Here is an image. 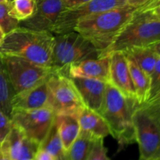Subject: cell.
I'll list each match as a JSON object with an SVG mask.
<instances>
[{"label":"cell","instance_id":"obj_39","mask_svg":"<svg viewBox=\"0 0 160 160\" xmlns=\"http://www.w3.org/2000/svg\"><path fill=\"white\" fill-rule=\"evenodd\" d=\"M10 1H12V0H9V2H10Z\"/></svg>","mask_w":160,"mask_h":160},{"label":"cell","instance_id":"obj_25","mask_svg":"<svg viewBox=\"0 0 160 160\" xmlns=\"http://www.w3.org/2000/svg\"><path fill=\"white\" fill-rule=\"evenodd\" d=\"M87 160H110L107 154V148L104 145V138L95 139Z\"/></svg>","mask_w":160,"mask_h":160},{"label":"cell","instance_id":"obj_32","mask_svg":"<svg viewBox=\"0 0 160 160\" xmlns=\"http://www.w3.org/2000/svg\"><path fill=\"white\" fill-rule=\"evenodd\" d=\"M0 160H12L8 156L7 153L5 152L1 148H0Z\"/></svg>","mask_w":160,"mask_h":160},{"label":"cell","instance_id":"obj_8","mask_svg":"<svg viewBox=\"0 0 160 160\" xmlns=\"http://www.w3.org/2000/svg\"><path fill=\"white\" fill-rule=\"evenodd\" d=\"M2 58L16 94L43 82L56 71L52 67L37 65L17 56H2Z\"/></svg>","mask_w":160,"mask_h":160},{"label":"cell","instance_id":"obj_7","mask_svg":"<svg viewBox=\"0 0 160 160\" xmlns=\"http://www.w3.org/2000/svg\"><path fill=\"white\" fill-rule=\"evenodd\" d=\"M51 98V108L56 115L73 114L78 115L85 107L81 97L67 75L55 71L48 79Z\"/></svg>","mask_w":160,"mask_h":160},{"label":"cell","instance_id":"obj_28","mask_svg":"<svg viewBox=\"0 0 160 160\" xmlns=\"http://www.w3.org/2000/svg\"><path fill=\"white\" fill-rule=\"evenodd\" d=\"M89 1L91 0H62V2L64 9H69L78 7Z\"/></svg>","mask_w":160,"mask_h":160},{"label":"cell","instance_id":"obj_35","mask_svg":"<svg viewBox=\"0 0 160 160\" xmlns=\"http://www.w3.org/2000/svg\"><path fill=\"white\" fill-rule=\"evenodd\" d=\"M4 37H5V33L3 32L1 28H0V43H1L2 41L3 40Z\"/></svg>","mask_w":160,"mask_h":160},{"label":"cell","instance_id":"obj_22","mask_svg":"<svg viewBox=\"0 0 160 160\" xmlns=\"http://www.w3.org/2000/svg\"><path fill=\"white\" fill-rule=\"evenodd\" d=\"M39 148L46 150L54 157L55 160H69L67 152L64 149L55 121Z\"/></svg>","mask_w":160,"mask_h":160},{"label":"cell","instance_id":"obj_17","mask_svg":"<svg viewBox=\"0 0 160 160\" xmlns=\"http://www.w3.org/2000/svg\"><path fill=\"white\" fill-rule=\"evenodd\" d=\"M55 124L64 149L67 152L81 131L78 116L73 114H58L55 117Z\"/></svg>","mask_w":160,"mask_h":160},{"label":"cell","instance_id":"obj_21","mask_svg":"<svg viewBox=\"0 0 160 160\" xmlns=\"http://www.w3.org/2000/svg\"><path fill=\"white\" fill-rule=\"evenodd\" d=\"M95 139L89 133L81 130L76 140L67 150L69 160H87Z\"/></svg>","mask_w":160,"mask_h":160},{"label":"cell","instance_id":"obj_12","mask_svg":"<svg viewBox=\"0 0 160 160\" xmlns=\"http://www.w3.org/2000/svg\"><path fill=\"white\" fill-rule=\"evenodd\" d=\"M109 83L126 97L137 101L126 55L122 52H112L109 53Z\"/></svg>","mask_w":160,"mask_h":160},{"label":"cell","instance_id":"obj_5","mask_svg":"<svg viewBox=\"0 0 160 160\" xmlns=\"http://www.w3.org/2000/svg\"><path fill=\"white\" fill-rule=\"evenodd\" d=\"M133 122L139 160H157L160 158V109L148 102L138 104Z\"/></svg>","mask_w":160,"mask_h":160},{"label":"cell","instance_id":"obj_24","mask_svg":"<svg viewBox=\"0 0 160 160\" xmlns=\"http://www.w3.org/2000/svg\"><path fill=\"white\" fill-rule=\"evenodd\" d=\"M9 2L0 3V28L5 34L20 26V22L9 16Z\"/></svg>","mask_w":160,"mask_h":160},{"label":"cell","instance_id":"obj_14","mask_svg":"<svg viewBox=\"0 0 160 160\" xmlns=\"http://www.w3.org/2000/svg\"><path fill=\"white\" fill-rule=\"evenodd\" d=\"M48 79L31 88L15 94L12 100V110L52 109Z\"/></svg>","mask_w":160,"mask_h":160},{"label":"cell","instance_id":"obj_18","mask_svg":"<svg viewBox=\"0 0 160 160\" xmlns=\"http://www.w3.org/2000/svg\"><path fill=\"white\" fill-rule=\"evenodd\" d=\"M128 67L131 80L135 91L136 99L138 104H143L148 100L150 90V77L138 66V64L128 56Z\"/></svg>","mask_w":160,"mask_h":160},{"label":"cell","instance_id":"obj_9","mask_svg":"<svg viewBox=\"0 0 160 160\" xmlns=\"http://www.w3.org/2000/svg\"><path fill=\"white\" fill-rule=\"evenodd\" d=\"M56 113L50 108L23 110L12 109V126L19 128L27 138L40 145L54 123Z\"/></svg>","mask_w":160,"mask_h":160},{"label":"cell","instance_id":"obj_26","mask_svg":"<svg viewBox=\"0 0 160 160\" xmlns=\"http://www.w3.org/2000/svg\"><path fill=\"white\" fill-rule=\"evenodd\" d=\"M160 92V56L156 62L152 73L150 76V90L149 98H152ZM147 101V102H148Z\"/></svg>","mask_w":160,"mask_h":160},{"label":"cell","instance_id":"obj_3","mask_svg":"<svg viewBox=\"0 0 160 160\" xmlns=\"http://www.w3.org/2000/svg\"><path fill=\"white\" fill-rule=\"evenodd\" d=\"M138 105L135 99L128 98L107 83L102 106L98 113L106 120L110 134L117 142L120 150L136 142L133 113Z\"/></svg>","mask_w":160,"mask_h":160},{"label":"cell","instance_id":"obj_16","mask_svg":"<svg viewBox=\"0 0 160 160\" xmlns=\"http://www.w3.org/2000/svg\"><path fill=\"white\" fill-rule=\"evenodd\" d=\"M80 128L95 138H104L110 134L109 128L101 114L84 107L78 114Z\"/></svg>","mask_w":160,"mask_h":160},{"label":"cell","instance_id":"obj_34","mask_svg":"<svg viewBox=\"0 0 160 160\" xmlns=\"http://www.w3.org/2000/svg\"><path fill=\"white\" fill-rule=\"evenodd\" d=\"M159 2H160V0H153V1L152 2L150 3V4L148 5V6H147L146 8H145V9H142V10H144V9H148V8H151V7H152V6H154L155 5L158 4V3H159Z\"/></svg>","mask_w":160,"mask_h":160},{"label":"cell","instance_id":"obj_33","mask_svg":"<svg viewBox=\"0 0 160 160\" xmlns=\"http://www.w3.org/2000/svg\"><path fill=\"white\" fill-rule=\"evenodd\" d=\"M150 47H152V48L155 50V52H156L159 56H160V42H158V43L155 44V45H153L152 46H150Z\"/></svg>","mask_w":160,"mask_h":160},{"label":"cell","instance_id":"obj_13","mask_svg":"<svg viewBox=\"0 0 160 160\" xmlns=\"http://www.w3.org/2000/svg\"><path fill=\"white\" fill-rule=\"evenodd\" d=\"M109 54L102 57L88 59L77 63L71 64L67 70V75L70 78H88L109 82Z\"/></svg>","mask_w":160,"mask_h":160},{"label":"cell","instance_id":"obj_36","mask_svg":"<svg viewBox=\"0 0 160 160\" xmlns=\"http://www.w3.org/2000/svg\"><path fill=\"white\" fill-rule=\"evenodd\" d=\"M9 0H0V3H4V2H8Z\"/></svg>","mask_w":160,"mask_h":160},{"label":"cell","instance_id":"obj_19","mask_svg":"<svg viewBox=\"0 0 160 160\" xmlns=\"http://www.w3.org/2000/svg\"><path fill=\"white\" fill-rule=\"evenodd\" d=\"M123 53L131 57L149 77L151 76L156 62L160 56L152 47L132 48Z\"/></svg>","mask_w":160,"mask_h":160},{"label":"cell","instance_id":"obj_23","mask_svg":"<svg viewBox=\"0 0 160 160\" xmlns=\"http://www.w3.org/2000/svg\"><path fill=\"white\" fill-rule=\"evenodd\" d=\"M35 9V0H12L9 2V16L20 23L32 17Z\"/></svg>","mask_w":160,"mask_h":160},{"label":"cell","instance_id":"obj_27","mask_svg":"<svg viewBox=\"0 0 160 160\" xmlns=\"http://www.w3.org/2000/svg\"><path fill=\"white\" fill-rule=\"evenodd\" d=\"M12 127L10 118L0 109V143L5 140Z\"/></svg>","mask_w":160,"mask_h":160},{"label":"cell","instance_id":"obj_31","mask_svg":"<svg viewBox=\"0 0 160 160\" xmlns=\"http://www.w3.org/2000/svg\"><path fill=\"white\" fill-rule=\"evenodd\" d=\"M146 102L150 103L152 105H154V106H157L158 108L160 109V92L158 94H156L154 97H152V98H150L148 102Z\"/></svg>","mask_w":160,"mask_h":160},{"label":"cell","instance_id":"obj_4","mask_svg":"<svg viewBox=\"0 0 160 160\" xmlns=\"http://www.w3.org/2000/svg\"><path fill=\"white\" fill-rule=\"evenodd\" d=\"M160 42V20L146 11L137 10L109 48L112 52H124L135 48L152 46Z\"/></svg>","mask_w":160,"mask_h":160},{"label":"cell","instance_id":"obj_29","mask_svg":"<svg viewBox=\"0 0 160 160\" xmlns=\"http://www.w3.org/2000/svg\"><path fill=\"white\" fill-rule=\"evenodd\" d=\"M33 160H55V159L46 150L38 148L35 155H34Z\"/></svg>","mask_w":160,"mask_h":160},{"label":"cell","instance_id":"obj_11","mask_svg":"<svg viewBox=\"0 0 160 160\" xmlns=\"http://www.w3.org/2000/svg\"><path fill=\"white\" fill-rule=\"evenodd\" d=\"M36 9L32 17L20 23V27L51 31L55 22L62 10V0H35Z\"/></svg>","mask_w":160,"mask_h":160},{"label":"cell","instance_id":"obj_30","mask_svg":"<svg viewBox=\"0 0 160 160\" xmlns=\"http://www.w3.org/2000/svg\"><path fill=\"white\" fill-rule=\"evenodd\" d=\"M141 11H146V12H148L151 15H152L153 17L160 20V2L155 5L152 7L148 8V9H144V10Z\"/></svg>","mask_w":160,"mask_h":160},{"label":"cell","instance_id":"obj_20","mask_svg":"<svg viewBox=\"0 0 160 160\" xmlns=\"http://www.w3.org/2000/svg\"><path fill=\"white\" fill-rule=\"evenodd\" d=\"M15 94L5 67L2 56L0 55V109L9 118L12 112V100Z\"/></svg>","mask_w":160,"mask_h":160},{"label":"cell","instance_id":"obj_1","mask_svg":"<svg viewBox=\"0 0 160 160\" xmlns=\"http://www.w3.org/2000/svg\"><path fill=\"white\" fill-rule=\"evenodd\" d=\"M137 10V7L128 4L93 14L80 20L73 31L91 42L98 52V57H102L107 56L116 38Z\"/></svg>","mask_w":160,"mask_h":160},{"label":"cell","instance_id":"obj_37","mask_svg":"<svg viewBox=\"0 0 160 160\" xmlns=\"http://www.w3.org/2000/svg\"><path fill=\"white\" fill-rule=\"evenodd\" d=\"M23 160H33V159H23Z\"/></svg>","mask_w":160,"mask_h":160},{"label":"cell","instance_id":"obj_10","mask_svg":"<svg viewBox=\"0 0 160 160\" xmlns=\"http://www.w3.org/2000/svg\"><path fill=\"white\" fill-rule=\"evenodd\" d=\"M128 4V0H91L73 9H64L55 22L51 32L54 35L72 31L81 19L93 14Z\"/></svg>","mask_w":160,"mask_h":160},{"label":"cell","instance_id":"obj_38","mask_svg":"<svg viewBox=\"0 0 160 160\" xmlns=\"http://www.w3.org/2000/svg\"><path fill=\"white\" fill-rule=\"evenodd\" d=\"M157 160H160V158H159V159H158Z\"/></svg>","mask_w":160,"mask_h":160},{"label":"cell","instance_id":"obj_2","mask_svg":"<svg viewBox=\"0 0 160 160\" xmlns=\"http://www.w3.org/2000/svg\"><path fill=\"white\" fill-rule=\"evenodd\" d=\"M55 35L48 31H37L19 26L0 43V55L23 58L37 65L52 67Z\"/></svg>","mask_w":160,"mask_h":160},{"label":"cell","instance_id":"obj_15","mask_svg":"<svg viewBox=\"0 0 160 160\" xmlns=\"http://www.w3.org/2000/svg\"><path fill=\"white\" fill-rule=\"evenodd\" d=\"M85 107L99 112L104 100L107 83L96 79L70 78Z\"/></svg>","mask_w":160,"mask_h":160},{"label":"cell","instance_id":"obj_6","mask_svg":"<svg viewBox=\"0 0 160 160\" xmlns=\"http://www.w3.org/2000/svg\"><path fill=\"white\" fill-rule=\"evenodd\" d=\"M95 58H98L97 50L77 31L55 35L52 67L56 71L67 75L70 65Z\"/></svg>","mask_w":160,"mask_h":160}]
</instances>
